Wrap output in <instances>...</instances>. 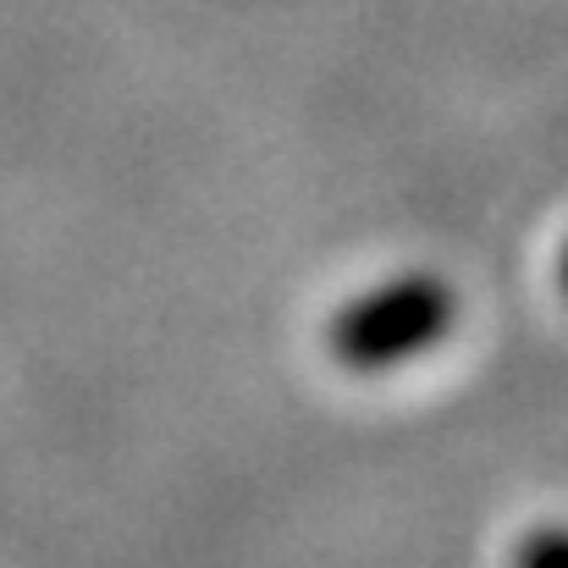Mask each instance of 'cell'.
Here are the masks:
<instances>
[{
	"label": "cell",
	"instance_id": "1",
	"mask_svg": "<svg viewBox=\"0 0 568 568\" xmlns=\"http://www.w3.org/2000/svg\"><path fill=\"white\" fill-rule=\"evenodd\" d=\"M453 326H458L453 282H442L436 271H392L332 310L326 348L354 376H386L436 354Z\"/></svg>",
	"mask_w": 568,
	"mask_h": 568
},
{
	"label": "cell",
	"instance_id": "2",
	"mask_svg": "<svg viewBox=\"0 0 568 568\" xmlns=\"http://www.w3.org/2000/svg\"><path fill=\"white\" fill-rule=\"evenodd\" d=\"M508 568H568V525H536V530H525Z\"/></svg>",
	"mask_w": 568,
	"mask_h": 568
},
{
	"label": "cell",
	"instance_id": "3",
	"mask_svg": "<svg viewBox=\"0 0 568 568\" xmlns=\"http://www.w3.org/2000/svg\"><path fill=\"white\" fill-rule=\"evenodd\" d=\"M558 287H564V298H568V243H564V254H558Z\"/></svg>",
	"mask_w": 568,
	"mask_h": 568
}]
</instances>
